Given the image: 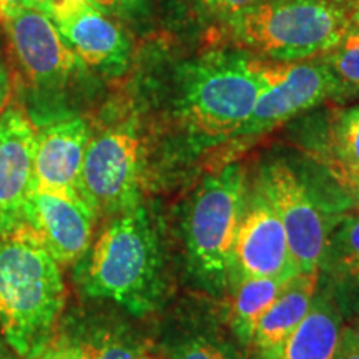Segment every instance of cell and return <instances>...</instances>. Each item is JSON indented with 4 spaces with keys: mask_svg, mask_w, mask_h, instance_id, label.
Returning <instances> with one entry per match:
<instances>
[{
    "mask_svg": "<svg viewBox=\"0 0 359 359\" xmlns=\"http://www.w3.org/2000/svg\"><path fill=\"white\" fill-rule=\"evenodd\" d=\"M65 306L58 263L19 210L0 215V331L22 359L47 349Z\"/></svg>",
    "mask_w": 359,
    "mask_h": 359,
    "instance_id": "6da1fadb",
    "label": "cell"
},
{
    "mask_svg": "<svg viewBox=\"0 0 359 359\" xmlns=\"http://www.w3.org/2000/svg\"><path fill=\"white\" fill-rule=\"evenodd\" d=\"M75 280L88 298L135 316L154 311L165 291L163 253L142 206L115 218L77 262Z\"/></svg>",
    "mask_w": 359,
    "mask_h": 359,
    "instance_id": "7a4b0ae2",
    "label": "cell"
},
{
    "mask_svg": "<svg viewBox=\"0 0 359 359\" xmlns=\"http://www.w3.org/2000/svg\"><path fill=\"white\" fill-rule=\"evenodd\" d=\"M263 62L241 53H212L178 70V110L205 138L238 135L266 88Z\"/></svg>",
    "mask_w": 359,
    "mask_h": 359,
    "instance_id": "3957f363",
    "label": "cell"
},
{
    "mask_svg": "<svg viewBox=\"0 0 359 359\" xmlns=\"http://www.w3.org/2000/svg\"><path fill=\"white\" fill-rule=\"evenodd\" d=\"M358 7L359 0H269L236 17V34L278 60H302L336 47Z\"/></svg>",
    "mask_w": 359,
    "mask_h": 359,
    "instance_id": "277c9868",
    "label": "cell"
},
{
    "mask_svg": "<svg viewBox=\"0 0 359 359\" xmlns=\"http://www.w3.org/2000/svg\"><path fill=\"white\" fill-rule=\"evenodd\" d=\"M245 213V173L228 165L201 183L188 208L183 235L188 268L206 288H224L233 268V250Z\"/></svg>",
    "mask_w": 359,
    "mask_h": 359,
    "instance_id": "5b68a950",
    "label": "cell"
},
{
    "mask_svg": "<svg viewBox=\"0 0 359 359\" xmlns=\"http://www.w3.org/2000/svg\"><path fill=\"white\" fill-rule=\"evenodd\" d=\"M262 191L285 228L299 271L318 273L330 233L346 210L318 198L283 161L264 168Z\"/></svg>",
    "mask_w": 359,
    "mask_h": 359,
    "instance_id": "8992f818",
    "label": "cell"
},
{
    "mask_svg": "<svg viewBox=\"0 0 359 359\" xmlns=\"http://www.w3.org/2000/svg\"><path fill=\"white\" fill-rule=\"evenodd\" d=\"M143 154L132 128H111L90 138L79 195L93 213H127L140 198Z\"/></svg>",
    "mask_w": 359,
    "mask_h": 359,
    "instance_id": "52a82bcc",
    "label": "cell"
},
{
    "mask_svg": "<svg viewBox=\"0 0 359 359\" xmlns=\"http://www.w3.org/2000/svg\"><path fill=\"white\" fill-rule=\"evenodd\" d=\"M264 77L266 88L238 135L259 133L275 127L343 88L327 65L266 64Z\"/></svg>",
    "mask_w": 359,
    "mask_h": 359,
    "instance_id": "ba28073f",
    "label": "cell"
},
{
    "mask_svg": "<svg viewBox=\"0 0 359 359\" xmlns=\"http://www.w3.org/2000/svg\"><path fill=\"white\" fill-rule=\"evenodd\" d=\"M19 213L58 264L79 262L90 248L95 213L80 195L32 187Z\"/></svg>",
    "mask_w": 359,
    "mask_h": 359,
    "instance_id": "9c48e42d",
    "label": "cell"
},
{
    "mask_svg": "<svg viewBox=\"0 0 359 359\" xmlns=\"http://www.w3.org/2000/svg\"><path fill=\"white\" fill-rule=\"evenodd\" d=\"M2 24L17 62L35 87H58L82 64L50 17L37 8L24 7Z\"/></svg>",
    "mask_w": 359,
    "mask_h": 359,
    "instance_id": "30bf717a",
    "label": "cell"
},
{
    "mask_svg": "<svg viewBox=\"0 0 359 359\" xmlns=\"http://www.w3.org/2000/svg\"><path fill=\"white\" fill-rule=\"evenodd\" d=\"M240 278L298 276L285 228L271 203L259 191L241 218L233 250V268Z\"/></svg>",
    "mask_w": 359,
    "mask_h": 359,
    "instance_id": "8fae6325",
    "label": "cell"
},
{
    "mask_svg": "<svg viewBox=\"0 0 359 359\" xmlns=\"http://www.w3.org/2000/svg\"><path fill=\"white\" fill-rule=\"evenodd\" d=\"M88 128L79 116H65L37 130L34 155V183L39 190L79 195Z\"/></svg>",
    "mask_w": 359,
    "mask_h": 359,
    "instance_id": "7c38bea8",
    "label": "cell"
},
{
    "mask_svg": "<svg viewBox=\"0 0 359 359\" xmlns=\"http://www.w3.org/2000/svg\"><path fill=\"white\" fill-rule=\"evenodd\" d=\"M52 22L82 64L109 72L127 64L130 45L125 34L88 0L58 13Z\"/></svg>",
    "mask_w": 359,
    "mask_h": 359,
    "instance_id": "4fadbf2b",
    "label": "cell"
},
{
    "mask_svg": "<svg viewBox=\"0 0 359 359\" xmlns=\"http://www.w3.org/2000/svg\"><path fill=\"white\" fill-rule=\"evenodd\" d=\"M37 128L19 109L0 114V215L17 212L34 183Z\"/></svg>",
    "mask_w": 359,
    "mask_h": 359,
    "instance_id": "5bb4252c",
    "label": "cell"
},
{
    "mask_svg": "<svg viewBox=\"0 0 359 359\" xmlns=\"http://www.w3.org/2000/svg\"><path fill=\"white\" fill-rule=\"evenodd\" d=\"M320 285L338 304L344 320L359 314V215H343L323 253Z\"/></svg>",
    "mask_w": 359,
    "mask_h": 359,
    "instance_id": "9a60e30c",
    "label": "cell"
},
{
    "mask_svg": "<svg viewBox=\"0 0 359 359\" xmlns=\"http://www.w3.org/2000/svg\"><path fill=\"white\" fill-rule=\"evenodd\" d=\"M50 344L67 359H147L127 326L103 318L72 320Z\"/></svg>",
    "mask_w": 359,
    "mask_h": 359,
    "instance_id": "2e32d148",
    "label": "cell"
},
{
    "mask_svg": "<svg viewBox=\"0 0 359 359\" xmlns=\"http://www.w3.org/2000/svg\"><path fill=\"white\" fill-rule=\"evenodd\" d=\"M344 318L331 294L318 283L311 308L276 351L259 359H336Z\"/></svg>",
    "mask_w": 359,
    "mask_h": 359,
    "instance_id": "e0dca14e",
    "label": "cell"
},
{
    "mask_svg": "<svg viewBox=\"0 0 359 359\" xmlns=\"http://www.w3.org/2000/svg\"><path fill=\"white\" fill-rule=\"evenodd\" d=\"M320 276L318 273H299L291 278L283 288L276 302L269 306L255 330L251 346H255L258 358H264L285 343L299 323L304 320L313 298L316 294Z\"/></svg>",
    "mask_w": 359,
    "mask_h": 359,
    "instance_id": "ac0fdd59",
    "label": "cell"
},
{
    "mask_svg": "<svg viewBox=\"0 0 359 359\" xmlns=\"http://www.w3.org/2000/svg\"><path fill=\"white\" fill-rule=\"evenodd\" d=\"M291 278L253 276L240 278L231 306V330L240 343L251 346L258 321L288 285Z\"/></svg>",
    "mask_w": 359,
    "mask_h": 359,
    "instance_id": "d6986e66",
    "label": "cell"
},
{
    "mask_svg": "<svg viewBox=\"0 0 359 359\" xmlns=\"http://www.w3.org/2000/svg\"><path fill=\"white\" fill-rule=\"evenodd\" d=\"M331 158L341 167L359 172V107L344 111L334 130V145Z\"/></svg>",
    "mask_w": 359,
    "mask_h": 359,
    "instance_id": "ffe728a7",
    "label": "cell"
},
{
    "mask_svg": "<svg viewBox=\"0 0 359 359\" xmlns=\"http://www.w3.org/2000/svg\"><path fill=\"white\" fill-rule=\"evenodd\" d=\"M326 53V65L336 79L343 85L359 87V25H353L339 43Z\"/></svg>",
    "mask_w": 359,
    "mask_h": 359,
    "instance_id": "44dd1931",
    "label": "cell"
},
{
    "mask_svg": "<svg viewBox=\"0 0 359 359\" xmlns=\"http://www.w3.org/2000/svg\"><path fill=\"white\" fill-rule=\"evenodd\" d=\"M173 359H240V354L226 341L215 336H193L175 349Z\"/></svg>",
    "mask_w": 359,
    "mask_h": 359,
    "instance_id": "7402d4cb",
    "label": "cell"
},
{
    "mask_svg": "<svg viewBox=\"0 0 359 359\" xmlns=\"http://www.w3.org/2000/svg\"><path fill=\"white\" fill-rule=\"evenodd\" d=\"M325 165L327 168V173L334 180L336 187L348 198L349 208H353L356 215H359V172H353V170L341 167V165H338L331 158H327V156L325 160Z\"/></svg>",
    "mask_w": 359,
    "mask_h": 359,
    "instance_id": "603a6c76",
    "label": "cell"
},
{
    "mask_svg": "<svg viewBox=\"0 0 359 359\" xmlns=\"http://www.w3.org/2000/svg\"><path fill=\"white\" fill-rule=\"evenodd\" d=\"M203 2L218 13L233 17V20L240 17L241 13L248 12L250 8L258 6V0H203Z\"/></svg>",
    "mask_w": 359,
    "mask_h": 359,
    "instance_id": "cb8c5ba5",
    "label": "cell"
},
{
    "mask_svg": "<svg viewBox=\"0 0 359 359\" xmlns=\"http://www.w3.org/2000/svg\"><path fill=\"white\" fill-rule=\"evenodd\" d=\"M103 13H127L140 6L142 0H88Z\"/></svg>",
    "mask_w": 359,
    "mask_h": 359,
    "instance_id": "d4e9b609",
    "label": "cell"
},
{
    "mask_svg": "<svg viewBox=\"0 0 359 359\" xmlns=\"http://www.w3.org/2000/svg\"><path fill=\"white\" fill-rule=\"evenodd\" d=\"M12 97V85H11V75H8V69L4 62L2 55H0V114L7 109L8 102Z\"/></svg>",
    "mask_w": 359,
    "mask_h": 359,
    "instance_id": "484cf974",
    "label": "cell"
},
{
    "mask_svg": "<svg viewBox=\"0 0 359 359\" xmlns=\"http://www.w3.org/2000/svg\"><path fill=\"white\" fill-rule=\"evenodd\" d=\"M27 7V0H0V22L11 19L13 13Z\"/></svg>",
    "mask_w": 359,
    "mask_h": 359,
    "instance_id": "4316f807",
    "label": "cell"
},
{
    "mask_svg": "<svg viewBox=\"0 0 359 359\" xmlns=\"http://www.w3.org/2000/svg\"><path fill=\"white\" fill-rule=\"evenodd\" d=\"M343 336L353 344L354 349H358L359 351V314L358 316L351 318V323L344 326Z\"/></svg>",
    "mask_w": 359,
    "mask_h": 359,
    "instance_id": "83f0119b",
    "label": "cell"
},
{
    "mask_svg": "<svg viewBox=\"0 0 359 359\" xmlns=\"http://www.w3.org/2000/svg\"><path fill=\"white\" fill-rule=\"evenodd\" d=\"M336 359H359V351L358 349L353 348V344L344 338H341V348L338 353V358Z\"/></svg>",
    "mask_w": 359,
    "mask_h": 359,
    "instance_id": "f1b7e54d",
    "label": "cell"
},
{
    "mask_svg": "<svg viewBox=\"0 0 359 359\" xmlns=\"http://www.w3.org/2000/svg\"><path fill=\"white\" fill-rule=\"evenodd\" d=\"M57 0H27V7L37 8V11L43 12L45 15H50L52 7L55 6Z\"/></svg>",
    "mask_w": 359,
    "mask_h": 359,
    "instance_id": "f546056e",
    "label": "cell"
},
{
    "mask_svg": "<svg viewBox=\"0 0 359 359\" xmlns=\"http://www.w3.org/2000/svg\"><path fill=\"white\" fill-rule=\"evenodd\" d=\"M35 359H67V358L60 351H58V349L53 348L52 344H48L47 349H45V351Z\"/></svg>",
    "mask_w": 359,
    "mask_h": 359,
    "instance_id": "4dcf8cb0",
    "label": "cell"
},
{
    "mask_svg": "<svg viewBox=\"0 0 359 359\" xmlns=\"http://www.w3.org/2000/svg\"><path fill=\"white\" fill-rule=\"evenodd\" d=\"M354 25H359V7H358L356 13H354Z\"/></svg>",
    "mask_w": 359,
    "mask_h": 359,
    "instance_id": "1f68e13d",
    "label": "cell"
}]
</instances>
